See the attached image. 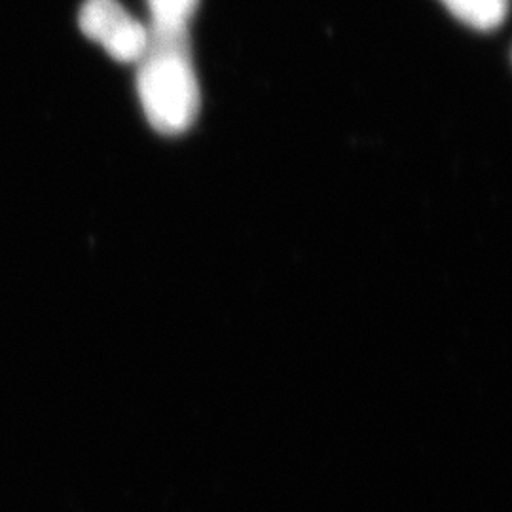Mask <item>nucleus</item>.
<instances>
[{
	"label": "nucleus",
	"mask_w": 512,
	"mask_h": 512,
	"mask_svg": "<svg viewBox=\"0 0 512 512\" xmlns=\"http://www.w3.org/2000/svg\"><path fill=\"white\" fill-rule=\"evenodd\" d=\"M137 93L148 124L158 133L173 137L194 126L202 93L188 29L148 25L147 54L137 63Z\"/></svg>",
	"instance_id": "f257e3e1"
},
{
	"label": "nucleus",
	"mask_w": 512,
	"mask_h": 512,
	"mask_svg": "<svg viewBox=\"0 0 512 512\" xmlns=\"http://www.w3.org/2000/svg\"><path fill=\"white\" fill-rule=\"evenodd\" d=\"M80 31L120 63H139L147 54L148 27L118 0H86L78 14Z\"/></svg>",
	"instance_id": "f03ea898"
},
{
	"label": "nucleus",
	"mask_w": 512,
	"mask_h": 512,
	"mask_svg": "<svg viewBox=\"0 0 512 512\" xmlns=\"http://www.w3.org/2000/svg\"><path fill=\"white\" fill-rule=\"evenodd\" d=\"M448 12L476 31H495L509 16V0H442Z\"/></svg>",
	"instance_id": "7ed1b4c3"
},
{
	"label": "nucleus",
	"mask_w": 512,
	"mask_h": 512,
	"mask_svg": "<svg viewBox=\"0 0 512 512\" xmlns=\"http://www.w3.org/2000/svg\"><path fill=\"white\" fill-rule=\"evenodd\" d=\"M152 27L188 29V21L194 18L200 0H147Z\"/></svg>",
	"instance_id": "20e7f679"
}]
</instances>
